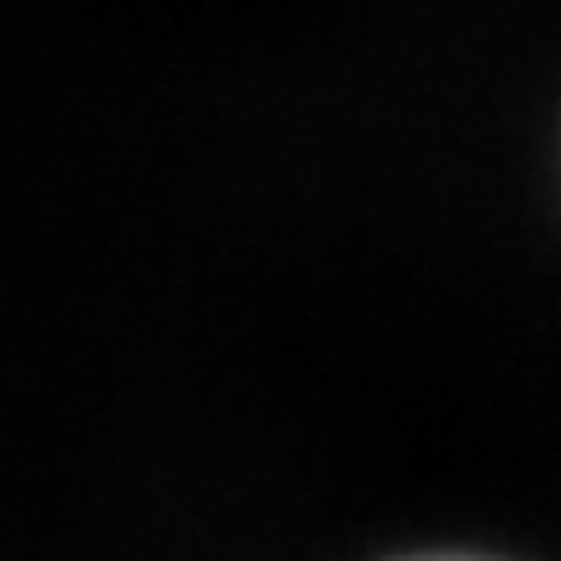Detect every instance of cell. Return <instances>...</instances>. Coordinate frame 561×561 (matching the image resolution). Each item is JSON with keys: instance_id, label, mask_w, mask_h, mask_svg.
I'll list each match as a JSON object with an SVG mask.
<instances>
[{"instance_id": "obj_1", "label": "cell", "mask_w": 561, "mask_h": 561, "mask_svg": "<svg viewBox=\"0 0 561 561\" xmlns=\"http://www.w3.org/2000/svg\"><path fill=\"white\" fill-rule=\"evenodd\" d=\"M407 561H488V556H407Z\"/></svg>"}]
</instances>
